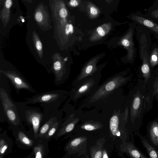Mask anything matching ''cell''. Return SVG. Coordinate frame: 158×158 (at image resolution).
<instances>
[{
	"label": "cell",
	"mask_w": 158,
	"mask_h": 158,
	"mask_svg": "<svg viewBox=\"0 0 158 158\" xmlns=\"http://www.w3.org/2000/svg\"><path fill=\"white\" fill-rule=\"evenodd\" d=\"M146 14L158 22V0H155L152 6L147 10Z\"/></svg>",
	"instance_id": "21"
},
{
	"label": "cell",
	"mask_w": 158,
	"mask_h": 158,
	"mask_svg": "<svg viewBox=\"0 0 158 158\" xmlns=\"http://www.w3.org/2000/svg\"><path fill=\"white\" fill-rule=\"evenodd\" d=\"M102 152L100 151H98L96 152L94 157L95 158H101L102 157Z\"/></svg>",
	"instance_id": "30"
},
{
	"label": "cell",
	"mask_w": 158,
	"mask_h": 158,
	"mask_svg": "<svg viewBox=\"0 0 158 158\" xmlns=\"http://www.w3.org/2000/svg\"><path fill=\"white\" fill-rule=\"evenodd\" d=\"M135 133L140 138L142 144L146 149L149 157L151 158H158V150L157 148L150 143L146 138L143 137L138 131Z\"/></svg>",
	"instance_id": "16"
},
{
	"label": "cell",
	"mask_w": 158,
	"mask_h": 158,
	"mask_svg": "<svg viewBox=\"0 0 158 158\" xmlns=\"http://www.w3.org/2000/svg\"><path fill=\"white\" fill-rule=\"evenodd\" d=\"M13 141L4 130L0 133V158H4L7 155L12 152Z\"/></svg>",
	"instance_id": "14"
},
{
	"label": "cell",
	"mask_w": 158,
	"mask_h": 158,
	"mask_svg": "<svg viewBox=\"0 0 158 158\" xmlns=\"http://www.w3.org/2000/svg\"><path fill=\"white\" fill-rule=\"evenodd\" d=\"M61 110L53 111L43 118L38 133L37 137L43 138L54 123L62 118Z\"/></svg>",
	"instance_id": "13"
},
{
	"label": "cell",
	"mask_w": 158,
	"mask_h": 158,
	"mask_svg": "<svg viewBox=\"0 0 158 158\" xmlns=\"http://www.w3.org/2000/svg\"><path fill=\"white\" fill-rule=\"evenodd\" d=\"M84 129L89 131H91L95 129L94 127L92 125L90 124H87L84 126Z\"/></svg>",
	"instance_id": "28"
},
{
	"label": "cell",
	"mask_w": 158,
	"mask_h": 158,
	"mask_svg": "<svg viewBox=\"0 0 158 158\" xmlns=\"http://www.w3.org/2000/svg\"><path fill=\"white\" fill-rule=\"evenodd\" d=\"M127 17L135 24L143 26L158 34V24L147 14H143L141 12L137 11L131 14Z\"/></svg>",
	"instance_id": "11"
},
{
	"label": "cell",
	"mask_w": 158,
	"mask_h": 158,
	"mask_svg": "<svg viewBox=\"0 0 158 158\" xmlns=\"http://www.w3.org/2000/svg\"><path fill=\"white\" fill-rule=\"evenodd\" d=\"M152 59L154 61H156L157 60V58L156 56L155 55H153L152 57Z\"/></svg>",
	"instance_id": "31"
},
{
	"label": "cell",
	"mask_w": 158,
	"mask_h": 158,
	"mask_svg": "<svg viewBox=\"0 0 158 158\" xmlns=\"http://www.w3.org/2000/svg\"><path fill=\"white\" fill-rule=\"evenodd\" d=\"M0 106L4 112L10 128L18 126L23 130L25 128L19 118L15 101L11 98L10 94L4 89L0 91Z\"/></svg>",
	"instance_id": "5"
},
{
	"label": "cell",
	"mask_w": 158,
	"mask_h": 158,
	"mask_svg": "<svg viewBox=\"0 0 158 158\" xmlns=\"http://www.w3.org/2000/svg\"><path fill=\"white\" fill-rule=\"evenodd\" d=\"M106 55L104 52L99 53L90 59L83 65L79 74L73 83V86H74L82 79L89 76L96 71L99 61Z\"/></svg>",
	"instance_id": "10"
},
{
	"label": "cell",
	"mask_w": 158,
	"mask_h": 158,
	"mask_svg": "<svg viewBox=\"0 0 158 158\" xmlns=\"http://www.w3.org/2000/svg\"><path fill=\"white\" fill-rule=\"evenodd\" d=\"M10 129L15 139V144L18 147L24 149H32L35 139L32 133L18 126L13 127Z\"/></svg>",
	"instance_id": "8"
},
{
	"label": "cell",
	"mask_w": 158,
	"mask_h": 158,
	"mask_svg": "<svg viewBox=\"0 0 158 158\" xmlns=\"http://www.w3.org/2000/svg\"><path fill=\"white\" fill-rule=\"evenodd\" d=\"M15 104L20 119L26 124L36 138L44 116L43 112L39 108L28 106L24 102H15Z\"/></svg>",
	"instance_id": "2"
},
{
	"label": "cell",
	"mask_w": 158,
	"mask_h": 158,
	"mask_svg": "<svg viewBox=\"0 0 158 158\" xmlns=\"http://www.w3.org/2000/svg\"><path fill=\"white\" fill-rule=\"evenodd\" d=\"M82 0H70L69 5L72 8L77 7L80 5Z\"/></svg>",
	"instance_id": "22"
},
{
	"label": "cell",
	"mask_w": 158,
	"mask_h": 158,
	"mask_svg": "<svg viewBox=\"0 0 158 158\" xmlns=\"http://www.w3.org/2000/svg\"><path fill=\"white\" fill-rule=\"evenodd\" d=\"M62 118L55 122L44 137V139L48 142L50 141L57 131L60 128L63 123Z\"/></svg>",
	"instance_id": "18"
},
{
	"label": "cell",
	"mask_w": 158,
	"mask_h": 158,
	"mask_svg": "<svg viewBox=\"0 0 158 158\" xmlns=\"http://www.w3.org/2000/svg\"><path fill=\"white\" fill-rule=\"evenodd\" d=\"M119 123L118 117L114 115L110 118V127L113 135L119 136L120 135V131L118 130Z\"/></svg>",
	"instance_id": "20"
},
{
	"label": "cell",
	"mask_w": 158,
	"mask_h": 158,
	"mask_svg": "<svg viewBox=\"0 0 158 158\" xmlns=\"http://www.w3.org/2000/svg\"><path fill=\"white\" fill-rule=\"evenodd\" d=\"M141 70L144 73H147L149 72V68L148 65L146 64H144L141 67Z\"/></svg>",
	"instance_id": "26"
},
{
	"label": "cell",
	"mask_w": 158,
	"mask_h": 158,
	"mask_svg": "<svg viewBox=\"0 0 158 158\" xmlns=\"http://www.w3.org/2000/svg\"><path fill=\"white\" fill-rule=\"evenodd\" d=\"M112 25L106 23L90 31L82 37L77 46L78 51L86 50L92 47L106 43L107 36L111 31Z\"/></svg>",
	"instance_id": "4"
},
{
	"label": "cell",
	"mask_w": 158,
	"mask_h": 158,
	"mask_svg": "<svg viewBox=\"0 0 158 158\" xmlns=\"http://www.w3.org/2000/svg\"><path fill=\"white\" fill-rule=\"evenodd\" d=\"M135 26V23L131 24L128 31L124 35L121 37L112 38L106 43L109 48H114L119 46L123 47L127 50V57L129 60L132 59L134 52L132 36Z\"/></svg>",
	"instance_id": "7"
},
{
	"label": "cell",
	"mask_w": 158,
	"mask_h": 158,
	"mask_svg": "<svg viewBox=\"0 0 158 158\" xmlns=\"http://www.w3.org/2000/svg\"><path fill=\"white\" fill-rule=\"evenodd\" d=\"M85 10L88 17L91 19H96L101 13L100 8L90 1L88 2Z\"/></svg>",
	"instance_id": "17"
},
{
	"label": "cell",
	"mask_w": 158,
	"mask_h": 158,
	"mask_svg": "<svg viewBox=\"0 0 158 158\" xmlns=\"http://www.w3.org/2000/svg\"><path fill=\"white\" fill-rule=\"evenodd\" d=\"M105 1L108 4H110L113 1V0H105Z\"/></svg>",
	"instance_id": "33"
},
{
	"label": "cell",
	"mask_w": 158,
	"mask_h": 158,
	"mask_svg": "<svg viewBox=\"0 0 158 158\" xmlns=\"http://www.w3.org/2000/svg\"><path fill=\"white\" fill-rule=\"evenodd\" d=\"M102 157L103 158H108V157L107 154L106 152L105 151H104L103 152V154Z\"/></svg>",
	"instance_id": "32"
},
{
	"label": "cell",
	"mask_w": 158,
	"mask_h": 158,
	"mask_svg": "<svg viewBox=\"0 0 158 158\" xmlns=\"http://www.w3.org/2000/svg\"><path fill=\"white\" fill-rule=\"evenodd\" d=\"M59 15L60 17L63 19L66 18L68 15L67 10L64 7L61 8L59 11Z\"/></svg>",
	"instance_id": "23"
},
{
	"label": "cell",
	"mask_w": 158,
	"mask_h": 158,
	"mask_svg": "<svg viewBox=\"0 0 158 158\" xmlns=\"http://www.w3.org/2000/svg\"><path fill=\"white\" fill-rule=\"evenodd\" d=\"M12 5V1L11 0H6V3L5 5L6 7L7 8H9Z\"/></svg>",
	"instance_id": "29"
},
{
	"label": "cell",
	"mask_w": 158,
	"mask_h": 158,
	"mask_svg": "<svg viewBox=\"0 0 158 158\" xmlns=\"http://www.w3.org/2000/svg\"><path fill=\"white\" fill-rule=\"evenodd\" d=\"M43 138L35 139L34 144L30 154L25 158H45L49 152L48 143Z\"/></svg>",
	"instance_id": "12"
},
{
	"label": "cell",
	"mask_w": 158,
	"mask_h": 158,
	"mask_svg": "<svg viewBox=\"0 0 158 158\" xmlns=\"http://www.w3.org/2000/svg\"><path fill=\"white\" fill-rule=\"evenodd\" d=\"M148 137L151 143L158 148V120L155 119L150 122L147 127Z\"/></svg>",
	"instance_id": "15"
},
{
	"label": "cell",
	"mask_w": 158,
	"mask_h": 158,
	"mask_svg": "<svg viewBox=\"0 0 158 158\" xmlns=\"http://www.w3.org/2000/svg\"><path fill=\"white\" fill-rule=\"evenodd\" d=\"M107 64L106 62L99 64L97 70L93 74L82 79L73 86L71 93V98L76 99L92 94L99 85L102 77V71Z\"/></svg>",
	"instance_id": "3"
},
{
	"label": "cell",
	"mask_w": 158,
	"mask_h": 158,
	"mask_svg": "<svg viewBox=\"0 0 158 158\" xmlns=\"http://www.w3.org/2000/svg\"><path fill=\"white\" fill-rule=\"evenodd\" d=\"M146 110L145 99L139 94L134 97L131 108V118L132 124L136 123L138 130L141 125L143 114Z\"/></svg>",
	"instance_id": "9"
},
{
	"label": "cell",
	"mask_w": 158,
	"mask_h": 158,
	"mask_svg": "<svg viewBox=\"0 0 158 158\" xmlns=\"http://www.w3.org/2000/svg\"><path fill=\"white\" fill-rule=\"evenodd\" d=\"M126 73H116L107 78L103 83L98 85L91 95V99H98L109 95L120 88L129 79L125 77Z\"/></svg>",
	"instance_id": "6"
},
{
	"label": "cell",
	"mask_w": 158,
	"mask_h": 158,
	"mask_svg": "<svg viewBox=\"0 0 158 158\" xmlns=\"http://www.w3.org/2000/svg\"><path fill=\"white\" fill-rule=\"evenodd\" d=\"M127 152L131 157L135 158H147L132 143L129 144L127 148Z\"/></svg>",
	"instance_id": "19"
},
{
	"label": "cell",
	"mask_w": 158,
	"mask_h": 158,
	"mask_svg": "<svg viewBox=\"0 0 158 158\" xmlns=\"http://www.w3.org/2000/svg\"><path fill=\"white\" fill-rule=\"evenodd\" d=\"M67 94V92L62 91L49 92L35 95L24 102L27 105L39 104L43 108L44 118L53 111L58 110L66 98Z\"/></svg>",
	"instance_id": "1"
},
{
	"label": "cell",
	"mask_w": 158,
	"mask_h": 158,
	"mask_svg": "<svg viewBox=\"0 0 158 158\" xmlns=\"http://www.w3.org/2000/svg\"><path fill=\"white\" fill-rule=\"evenodd\" d=\"M35 18L38 22H41L43 19L42 14L40 12H37L35 14Z\"/></svg>",
	"instance_id": "27"
},
{
	"label": "cell",
	"mask_w": 158,
	"mask_h": 158,
	"mask_svg": "<svg viewBox=\"0 0 158 158\" xmlns=\"http://www.w3.org/2000/svg\"><path fill=\"white\" fill-rule=\"evenodd\" d=\"M62 67V64L59 61H55L53 64V68L56 71L60 70Z\"/></svg>",
	"instance_id": "25"
},
{
	"label": "cell",
	"mask_w": 158,
	"mask_h": 158,
	"mask_svg": "<svg viewBox=\"0 0 158 158\" xmlns=\"http://www.w3.org/2000/svg\"><path fill=\"white\" fill-rule=\"evenodd\" d=\"M35 47L37 51L41 52L42 50V44L40 40L38 39L36 40L35 43Z\"/></svg>",
	"instance_id": "24"
}]
</instances>
